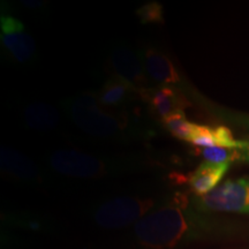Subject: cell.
<instances>
[{
	"label": "cell",
	"instance_id": "5b68a950",
	"mask_svg": "<svg viewBox=\"0 0 249 249\" xmlns=\"http://www.w3.org/2000/svg\"><path fill=\"white\" fill-rule=\"evenodd\" d=\"M50 166L65 177L77 179H98L107 176V161L74 149H60L49 157Z\"/></svg>",
	"mask_w": 249,
	"mask_h": 249
},
{
	"label": "cell",
	"instance_id": "d6986e66",
	"mask_svg": "<svg viewBox=\"0 0 249 249\" xmlns=\"http://www.w3.org/2000/svg\"><path fill=\"white\" fill-rule=\"evenodd\" d=\"M22 6L28 8H39L44 5V2L42 0H24V1L21 2Z\"/></svg>",
	"mask_w": 249,
	"mask_h": 249
},
{
	"label": "cell",
	"instance_id": "8992f818",
	"mask_svg": "<svg viewBox=\"0 0 249 249\" xmlns=\"http://www.w3.org/2000/svg\"><path fill=\"white\" fill-rule=\"evenodd\" d=\"M0 39L1 44L18 62L28 61L36 51L33 37L28 33L24 24L17 18L1 15L0 18Z\"/></svg>",
	"mask_w": 249,
	"mask_h": 249
},
{
	"label": "cell",
	"instance_id": "3957f363",
	"mask_svg": "<svg viewBox=\"0 0 249 249\" xmlns=\"http://www.w3.org/2000/svg\"><path fill=\"white\" fill-rule=\"evenodd\" d=\"M152 198L124 196L112 198L103 203L95 213V222L103 229L117 230L139 223L156 209Z\"/></svg>",
	"mask_w": 249,
	"mask_h": 249
},
{
	"label": "cell",
	"instance_id": "e0dca14e",
	"mask_svg": "<svg viewBox=\"0 0 249 249\" xmlns=\"http://www.w3.org/2000/svg\"><path fill=\"white\" fill-rule=\"evenodd\" d=\"M213 136L216 147H223L229 149H244L245 140H236L231 132V129L226 126L213 127Z\"/></svg>",
	"mask_w": 249,
	"mask_h": 249
},
{
	"label": "cell",
	"instance_id": "4fadbf2b",
	"mask_svg": "<svg viewBox=\"0 0 249 249\" xmlns=\"http://www.w3.org/2000/svg\"><path fill=\"white\" fill-rule=\"evenodd\" d=\"M135 89L132 85L119 77H112L107 81L98 95V102L103 107H119L126 101L129 93Z\"/></svg>",
	"mask_w": 249,
	"mask_h": 249
},
{
	"label": "cell",
	"instance_id": "ac0fdd59",
	"mask_svg": "<svg viewBox=\"0 0 249 249\" xmlns=\"http://www.w3.org/2000/svg\"><path fill=\"white\" fill-rule=\"evenodd\" d=\"M191 143L196 147L207 148L216 147L213 136V127L205 126V124H195L194 134H193Z\"/></svg>",
	"mask_w": 249,
	"mask_h": 249
},
{
	"label": "cell",
	"instance_id": "30bf717a",
	"mask_svg": "<svg viewBox=\"0 0 249 249\" xmlns=\"http://www.w3.org/2000/svg\"><path fill=\"white\" fill-rule=\"evenodd\" d=\"M229 169V163L214 164L209 163V161H203L188 177V183L189 187H191V191L197 197L209 194L213 189L217 188L218 183L224 178Z\"/></svg>",
	"mask_w": 249,
	"mask_h": 249
},
{
	"label": "cell",
	"instance_id": "9a60e30c",
	"mask_svg": "<svg viewBox=\"0 0 249 249\" xmlns=\"http://www.w3.org/2000/svg\"><path fill=\"white\" fill-rule=\"evenodd\" d=\"M196 155H200L209 163L223 164L232 163V161L242 160V154L240 149H229L223 147H196L194 149Z\"/></svg>",
	"mask_w": 249,
	"mask_h": 249
},
{
	"label": "cell",
	"instance_id": "52a82bcc",
	"mask_svg": "<svg viewBox=\"0 0 249 249\" xmlns=\"http://www.w3.org/2000/svg\"><path fill=\"white\" fill-rule=\"evenodd\" d=\"M110 62L116 76L132 85L140 92L147 88L145 76L141 61L132 50L127 48H117L111 53Z\"/></svg>",
	"mask_w": 249,
	"mask_h": 249
},
{
	"label": "cell",
	"instance_id": "277c9868",
	"mask_svg": "<svg viewBox=\"0 0 249 249\" xmlns=\"http://www.w3.org/2000/svg\"><path fill=\"white\" fill-rule=\"evenodd\" d=\"M198 210L249 214V178L227 180L209 194L192 200Z\"/></svg>",
	"mask_w": 249,
	"mask_h": 249
},
{
	"label": "cell",
	"instance_id": "7a4b0ae2",
	"mask_svg": "<svg viewBox=\"0 0 249 249\" xmlns=\"http://www.w3.org/2000/svg\"><path fill=\"white\" fill-rule=\"evenodd\" d=\"M71 120L79 128L97 138H112L126 128L128 121L124 116H116L103 110L98 97L83 92L70 103Z\"/></svg>",
	"mask_w": 249,
	"mask_h": 249
},
{
	"label": "cell",
	"instance_id": "ffe728a7",
	"mask_svg": "<svg viewBox=\"0 0 249 249\" xmlns=\"http://www.w3.org/2000/svg\"><path fill=\"white\" fill-rule=\"evenodd\" d=\"M247 126L249 127V119H247ZM246 144L245 148L241 149L242 154V161H246V163H249V139L245 140Z\"/></svg>",
	"mask_w": 249,
	"mask_h": 249
},
{
	"label": "cell",
	"instance_id": "7c38bea8",
	"mask_svg": "<svg viewBox=\"0 0 249 249\" xmlns=\"http://www.w3.org/2000/svg\"><path fill=\"white\" fill-rule=\"evenodd\" d=\"M24 123L37 132H49L57 127L60 120L58 111L45 103H33L23 112Z\"/></svg>",
	"mask_w": 249,
	"mask_h": 249
},
{
	"label": "cell",
	"instance_id": "6da1fadb",
	"mask_svg": "<svg viewBox=\"0 0 249 249\" xmlns=\"http://www.w3.org/2000/svg\"><path fill=\"white\" fill-rule=\"evenodd\" d=\"M223 225L198 210L189 197L177 193L170 202L135 224L136 240L147 249H174L216 235Z\"/></svg>",
	"mask_w": 249,
	"mask_h": 249
},
{
	"label": "cell",
	"instance_id": "8fae6325",
	"mask_svg": "<svg viewBox=\"0 0 249 249\" xmlns=\"http://www.w3.org/2000/svg\"><path fill=\"white\" fill-rule=\"evenodd\" d=\"M145 71L148 75L163 85H173L180 81V75L171 59L163 52L154 48H148L144 51Z\"/></svg>",
	"mask_w": 249,
	"mask_h": 249
},
{
	"label": "cell",
	"instance_id": "5bb4252c",
	"mask_svg": "<svg viewBox=\"0 0 249 249\" xmlns=\"http://www.w3.org/2000/svg\"><path fill=\"white\" fill-rule=\"evenodd\" d=\"M163 124L174 138L191 142L196 124L187 120L185 111H177L169 117L164 118Z\"/></svg>",
	"mask_w": 249,
	"mask_h": 249
},
{
	"label": "cell",
	"instance_id": "ba28073f",
	"mask_svg": "<svg viewBox=\"0 0 249 249\" xmlns=\"http://www.w3.org/2000/svg\"><path fill=\"white\" fill-rule=\"evenodd\" d=\"M142 97L149 102L156 116L161 120L177 111H183L189 105V102L179 89L170 86H163L156 89H145L141 91Z\"/></svg>",
	"mask_w": 249,
	"mask_h": 249
},
{
	"label": "cell",
	"instance_id": "2e32d148",
	"mask_svg": "<svg viewBox=\"0 0 249 249\" xmlns=\"http://www.w3.org/2000/svg\"><path fill=\"white\" fill-rule=\"evenodd\" d=\"M136 15L143 24L164 22L163 6L157 1H150L141 6L136 11Z\"/></svg>",
	"mask_w": 249,
	"mask_h": 249
},
{
	"label": "cell",
	"instance_id": "9c48e42d",
	"mask_svg": "<svg viewBox=\"0 0 249 249\" xmlns=\"http://www.w3.org/2000/svg\"><path fill=\"white\" fill-rule=\"evenodd\" d=\"M0 166L2 172L21 181H35L39 177L38 167L28 156L7 147L0 151Z\"/></svg>",
	"mask_w": 249,
	"mask_h": 249
}]
</instances>
